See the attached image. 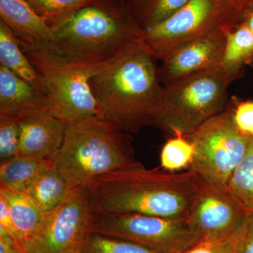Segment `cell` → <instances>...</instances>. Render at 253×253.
Listing matches in <instances>:
<instances>
[{
	"instance_id": "cell-24",
	"label": "cell",
	"mask_w": 253,
	"mask_h": 253,
	"mask_svg": "<svg viewBox=\"0 0 253 253\" xmlns=\"http://www.w3.org/2000/svg\"><path fill=\"white\" fill-rule=\"evenodd\" d=\"M51 27L95 0H26Z\"/></svg>"
},
{
	"instance_id": "cell-2",
	"label": "cell",
	"mask_w": 253,
	"mask_h": 253,
	"mask_svg": "<svg viewBox=\"0 0 253 253\" xmlns=\"http://www.w3.org/2000/svg\"><path fill=\"white\" fill-rule=\"evenodd\" d=\"M156 60L137 41L100 64L89 79L104 118L129 134L151 126L163 87Z\"/></svg>"
},
{
	"instance_id": "cell-27",
	"label": "cell",
	"mask_w": 253,
	"mask_h": 253,
	"mask_svg": "<svg viewBox=\"0 0 253 253\" xmlns=\"http://www.w3.org/2000/svg\"><path fill=\"white\" fill-rule=\"evenodd\" d=\"M229 238L236 253H253V211L246 212Z\"/></svg>"
},
{
	"instance_id": "cell-4",
	"label": "cell",
	"mask_w": 253,
	"mask_h": 253,
	"mask_svg": "<svg viewBox=\"0 0 253 253\" xmlns=\"http://www.w3.org/2000/svg\"><path fill=\"white\" fill-rule=\"evenodd\" d=\"M51 161L71 189L86 187L108 173L142 166L129 133L104 118L66 126L63 144Z\"/></svg>"
},
{
	"instance_id": "cell-7",
	"label": "cell",
	"mask_w": 253,
	"mask_h": 253,
	"mask_svg": "<svg viewBox=\"0 0 253 253\" xmlns=\"http://www.w3.org/2000/svg\"><path fill=\"white\" fill-rule=\"evenodd\" d=\"M232 99L224 111L184 135L194 146L189 169L206 180L227 186L234 169L249 149L253 138L243 134L233 119Z\"/></svg>"
},
{
	"instance_id": "cell-11",
	"label": "cell",
	"mask_w": 253,
	"mask_h": 253,
	"mask_svg": "<svg viewBox=\"0 0 253 253\" xmlns=\"http://www.w3.org/2000/svg\"><path fill=\"white\" fill-rule=\"evenodd\" d=\"M248 210L227 186L202 178L196 201L186 219L204 240L229 238Z\"/></svg>"
},
{
	"instance_id": "cell-14",
	"label": "cell",
	"mask_w": 253,
	"mask_h": 253,
	"mask_svg": "<svg viewBox=\"0 0 253 253\" xmlns=\"http://www.w3.org/2000/svg\"><path fill=\"white\" fill-rule=\"evenodd\" d=\"M20 155L52 160L64 139L66 125L49 113L20 120Z\"/></svg>"
},
{
	"instance_id": "cell-32",
	"label": "cell",
	"mask_w": 253,
	"mask_h": 253,
	"mask_svg": "<svg viewBox=\"0 0 253 253\" xmlns=\"http://www.w3.org/2000/svg\"><path fill=\"white\" fill-rule=\"evenodd\" d=\"M230 1L233 9L241 17L246 10L253 6V0H230Z\"/></svg>"
},
{
	"instance_id": "cell-23",
	"label": "cell",
	"mask_w": 253,
	"mask_h": 253,
	"mask_svg": "<svg viewBox=\"0 0 253 253\" xmlns=\"http://www.w3.org/2000/svg\"><path fill=\"white\" fill-rule=\"evenodd\" d=\"M227 186L248 211H253V138L247 153L229 178Z\"/></svg>"
},
{
	"instance_id": "cell-1",
	"label": "cell",
	"mask_w": 253,
	"mask_h": 253,
	"mask_svg": "<svg viewBox=\"0 0 253 253\" xmlns=\"http://www.w3.org/2000/svg\"><path fill=\"white\" fill-rule=\"evenodd\" d=\"M201 183L202 177L190 169L176 173L141 166L99 176L86 189L92 213L186 219Z\"/></svg>"
},
{
	"instance_id": "cell-13",
	"label": "cell",
	"mask_w": 253,
	"mask_h": 253,
	"mask_svg": "<svg viewBox=\"0 0 253 253\" xmlns=\"http://www.w3.org/2000/svg\"><path fill=\"white\" fill-rule=\"evenodd\" d=\"M0 18L23 51L41 49L54 39L52 27L26 0H0Z\"/></svg>"
},
{
	"instance_id": "cell-33",
	"label": "cell",
	"mask_w": 253,
	"mask_h": 253,
	"mask_svg": "<svg viewBox=\"0 0 253 253\" xmlns=\"http://www.w3.org/2000/svg\"><path fill=\"white\" fill-rule=\"evenodd\" d=\"M240 21L244 23L245 26L253 33V6L245 11L241 16Z\"/></svg>"
},
{
	"instance_id": "cell-3",
	"label": "cell",
	"mask_w": 253,
	"mask_h": 253,
	"mask_svg": "<svg viewBox=\"0 0 253 253\" xmlns=\"http://www.w3.org/2000/svg\"><path fill=\"white\" fill-rule=\"evenodd\" d=\"M52 28L54 39L36 50L65 64L107 62L139 41L142 33L129 5L123 0H95Z\"/></svg>"
},
{
	"instance_id": "cell-10",
	"label": "cell",
	"mask_w": 253,
	"mask_h": 253,
	"mask_svg": "<svg viewBox=\"0 0 253 253\" xmlns=\"http://www.w3.org/2000/svg\"><path fill=\"white\" fill-rule=\"evenodd\" d=\"M219 0H190L164 21L142 31L139 44L156 60L179 46L226 25L239 21L224 17Z\"/></svg>"
},
{
	"instance_id": "cell-21",
	"label": "cell",
	"mask_w": 253,
	"mask_h": 253,
	"mask_svg": "<svg viewBox=\"0 0 253 253\" xmlns=\"http://www.w3.org/2000/svg\"><path fill=\"white\" fill-rule=\"evenodd\" d=\"M190 0H128L131 12L142 31L164 21Z\"/></svg>"
},
{
	"instance_id": "cell-8",
	"label": "cell",
	"mask_w": 253,
	"mask_h": 253,
	"mask_svg": "<svg viewBox=\"0 0 253 253\" xmlns=\"http://www.w3.org/2000/svg\"><path fill=\"white\" fill-rule=\"evenodd\" d=\"M91 233L126 240L157 253H184L202 241L186 219L91 212Z\"/></svg>"
},
{
	"instance_id": "cell-34",
	"label": "cell",
	"mask_w": 253,
	"mask_h": 253,
	"mask_svg": "<svg viewBox=\"0 0 253 253\" xmlns=\"http://www.w3.org/2000/svg\"><path fill=\"white\" fill-rule=\"evenodd\" d=\"M249 66H251V67L253 68V61H252V63H251V65H250Z\"/></svg>"
},
{
	"instance_id": "cell-30",
	"label": "cell",
	"mask_w": 253,
	"mask_h": 253,
	"mask_svg": "<svg viewBox=\"0 0 253 253\" xmlns=\"http://www.w3.org/2000/svg\"><path fill=\"white\" fill-rule=\"evenodd\" d=\"M0 225L4 226L9 232L10 236L16 241V231H15L9 207L6 199L1 194H0Z\"/></svg>"
},
{
	"instance_id": "cell-17",
	"label": "cell",
	"mask_w": 253,
	"mask_h": 253,
	"mask_svg": "<svg viewBox=\"0 0 253 253\" xmlns=\"http://www.w3.org/2000/svg\"><path fill=\"white\" fill-rule=\"evenodd\" d=\"M0 194L9 206L16 231V241L22 251L23 244L36 231L44 213L24 191L0 187Z\"/></svg>"
},
{
	"instance_id": "cell-22",
	"label": "cell",
	"mask_w": 253,
	"mask_h": 253,
	"mask_svg": "<svg viewBox=\"0 0 253 253\" xmlns=\"http://www.w3.org/2000/svg\"><path fill=\"white\" fill-rule=\"evenodd\" d=\"M195 155L194 146L179 131H176L163 146L161 154V168L175 172L181 169H189Z\"/></svg>"
},
{
	"instance_id": "cell-26",
	"label": "cell",
	"mask_w": 253,
	"mask_h": 253,
	"mask_svg": "<svg viewBox=\"0 0 253 253\" xmlns=\"http://www.w3.org/2000/svg\"><path fill=\"white\" fill-rule=\"evenodd\" d=\"M20 120L0 116V159L1 162L20 156Z\"/></svg>"
},
{
	"instance_id": "cell-19",
	"label": "cell",
	"mask_w": 253,
	"mask_h": 253,
	"mask_svg": "<svg viewBox=\"0 0 253 253\" xmlns=\"http://www.w3.org/2000/svg\"><path fill=\"white\" fill-rule=\"evenodd\" d=\"M70 191L66 178L52 166L37 176L25 192L45 213L57 207Z\"/></svg>"
},
{
	"instance_id": "cell-6",
	"label": "cell",
	"mask_w": 253,
	"mask_h": 253,
	"mask_svg": "<svg viewBox=\"0 0 253 253\" xmlns=\"http://www.w3.org/2000/svg\"><path fill=\"white\" fill-rule=\"evenodd\" d=\"M23 52L44 79L50 115L66 126L104 118L89 85V79L100 64H65L51 59L41 50Z\"/></svg>"
},
{
	"instance_id": "cell-31",
	"label": "cell",
	"mask_w": 253,
	"mask_h": 253,
	"mask_svg": "<svg viewBox=\"0 0 253 253\" xmlns=\"http://www.w3.org/2000/svg\"><path fill=\"white\" fill-rule=\"evenodd\" d=\"M0 253H23L17 243L9 234L0 235Z\"/></svg>"
},
{
	"instance_id": "cell-15",
	"label": "cell",
	"mask_w": 253,
	"mask_h": 253,
	"mask_svg": "<svg viewBox=\"0 0 253 253\" xmlns=\"http://www.w3.org/2000/svg\"><path fill=\"white\" fill-rule=\"evenodd\" d=\"M43 113H49L46 96L0 66V116L22 120Z\"/></svg>"
},
{
	"instance_id": "cell-5",
	"label": "cell",
	"mask_w": 253,
	"mask_h": 253,
	"mask_svg": "<svg viewBox=\"0 0 253 253\" xmlns=\"http://www.w3.org/2000/svg\"><path fill=\"white\" fill-rule=\"evenodd\" d=\"M244 73L221 63L163 86L151 126L171 135L193 132L224 111L228 88Z\"/></svg>"
},
{
	"instance_id": "cell-20",
	"label": "cell",
	"mask_w": 253,
	"mask_h": 253,
	"mask_svg": "<svg viewBox=\"0 0 253 253\" xmlns=\"http://www.w3.org/2000/svg\"><path fill=\"white\" fill-rule=\"evenodd\" d=\"M226 36L221 64L232 69L244 71L253 61V33L240 21L224 27Z\"/></svg>"
},
{
	"instance_id": "cell-16",
	"label": "cell",
	"mask_w": 253,
	"mask_h": 253,
	"mask_svg": "<svg viewBox=\"0 0 253 253\" xmlns=\"http://www.w3.org/2000/svg\"><path fill=\"white\" fill-rule=\"evenodd\" d=\"M20 46L12 32L0 21V66L28 82L45 96L44 79Z\"/></svg>"
},
{
	"instance_id": "cell-9",
	"label": "cell",
	"mask_w": 253,
	"mask_h": 253,
	"mask_svg": "<svg viewBox=\"0 0 253 253\" xmlns=\"http://www.w3.org/2000/svg\"><path fill=\"white\" fill-rule=\"evenodd\" d=\"M91 219L86 187L71 189L57 207L44 213L23 253H81L91 234Z\"/></svg>"
},
{
	"instance_id": "cell-29",
	"label": "cell",
	"mask_w": 253,
	"mask_h": 253,
	"mask_svg": "<svg viewBox=\"0 0 253 253\" xmlns=\"http://www.w3.org/2000/svg\"><path fill=\"white\" fill-rule=\"evenodd\" d=\"M184 253H236L230 238L202 241Z\"/></svg>"
},
{
	"instance_id": "cell-12",
	"label": "cell",
	"mask_w": 253,
	"mask_h": 253,
	"mask_svg": "<svg viewBox=\"0 0 253 253\" xmlns=\"http://www.w3.org/2000/svg\"><path fill=\"white\" fill-rule=\"evenodd\" d=\"M224 27L179 46L163 58L158 67L163 85L221 64L226 44Z\"/></svg>"
},
{
	"instance_id": "cell-28",
	"label": "cell",
	"mask_w": 253,
	"mask_h": 253,
	"mask_svg": "<svg viewBox=\"0 0 253 253\" xmlns=\"http://www.w3.org/2000/svg\"><path fill=\"white\" fill-rule=\"evenodd\" d=\"M234 104L233 119L238 129L253 138V100H241L232 97Z\"/></svg>"
},
{
	"instance_id": "cell-25",
	"label": "cell",
	"mask_w": 253,
	"mask_h": 253,
	"mask_svg": "<svg viewBox=\"0 0 253 253\" xmlns=\"http://www.w3.org/2000/svg\"><path fill=\"white\" fill-rule=\"evenodd\" d=\"M81 253H157L126 240L91 233Z\"/></svg>"
},
{
	"instance_id": "cell-18",
	"label": "cell",
	"mask_w": 253,
	"mask_h": 253,
	"mask_svg": "<svg viewBox=\"0 0 253 253\" xmlns=\"http://www.w3.org/2000/svg\"><path fill=\"white\" fill-rule=\"evenodd\" d=\"M52 166L51 160L21 155L2 161L0 165V187L25 192L37 176Z\"/></svg>"
}]
</instances>
